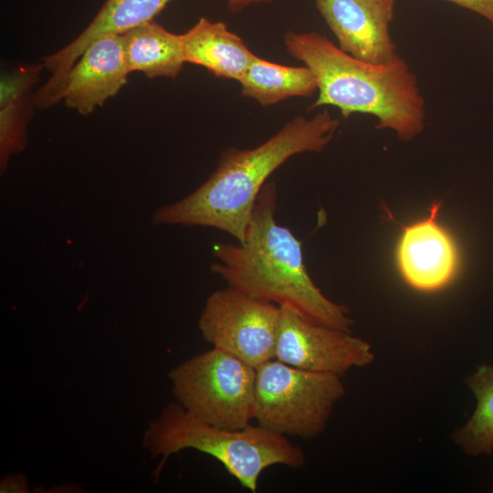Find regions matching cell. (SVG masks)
<instances>
[{
    "instance_id": "cell-1",
    "label": "cell",
    "mask_w": 493,
    "mask_h": 493,
    "mask_svg": "<svg viewBox=\"0 0 493 493\" xmlns=\"http://www.w3.org/2000/svg\"><path fill=\"white\" fill-rule=\"evenodd\" d=\"M339 125L324 110L312 118L291 119L257 147H229L205 182L181 200L158 208L152 223L212 227L242 242L267 178L292 156L323 150Z\"/></svg>"
},
{
    "instance_id": "cell-2",
    "label": "cell",
    "mask_w": 493,
    "mask_h": 493,
    "mask_svg": "<svg viewBox=\"0 0 493 493\" xmlns=\"http://www.w3.org/2000/svg\"><path fill=\"white\" fill-rule=\"evenodd\" d=\"M277 187L264 185L242 242L216 243L211 270L227 286L288 308L303 318L350 331L348 309L328 299L311 279L301 242L277 222Z\"/></svg>"
},
{
    "instance_id": "cell-3",
    "label": "cell",
    "mask_w": 493,
    "mask_h": 493,
    "mask_svg": "<svg viewBox=\"0 0 493 493\" xmlns=\"http://www.w3.org/2000/svg\"><path fill=\"white\" fill-rule=\"evenodd\" d=\"M284 44L290 56L316 76L319 95L311 109L333 106L345 119L354 113L372 115L376 129L391 130L402 141L423 131L425 99L415 75L400 56L388 63L367 62L317 32L288 31Z\"/></svg>"
},
{
    "instance_id": "cell-4",
    "label": "cell",
    "mask_w": 493,
    "mask_h": 493,
    "mask_svg": "<svg viewBox=\"0 0 493 493\" xmlns=\"http://www.w3.org/2000/svg\"><path fill=\"white\" fill-rule=\"evenodd\" d=\"M142 446L153 457H161L152 475L155 479L171 456L194 449L220 462L252 493L257 492L265 469L276 465L297 469L306 462L303 450L287 436L258 425L236 430L217 427L191 415L177 402L168 404L148 424Z\"/></svg>"
},
{
    "instance_id": "cell-5",
    "label": "cell",
    "mask_w": 493,
    "mask_h": 493,
    "mask_svg": "<svg viewBox=\"0 0 493 493\" xmlns=\"http://www.w3.org/2000/svg\"><path fill=\"white\" fill-rule=\"evenodd\" d=\"M344 395L341 376L272 359L256 368L253 420L287 437L314 439L325 431Z\"/></svg>"
},
{
    "instance_id": "cell-6",
    "label": "cell",
    "mask_w": 493,
    "mask_h": 493,
    "mask_svg": "<svg viewBox=\"0 0 493 493\" xmlns=\"http://www.w3.org/2000/svg\"><path fill=\"white\" fill-rule=\"evenodd\" d=\"M172 392L187 413L212 425L242 429L253 420L256 368L218 348L168 372Z\"/></svg>"
},
{
    "instance_id": "cell-7",
    "label": "cell",
    "mask_w": 493,
    "mask_h": 493,
    "mask_svg": "<svg viewBox=\"0 0 493 493\" xmlns=\"http://www.w3.org/2000/svg\"><path fill=\"white\" fill-rule=\"evenodd\" d=\"M280 307L227 286L211 293L201 312L203 339L251 366L275 359Z\"/></svg>"
},
{
    "instance_id": "cell-8",
    "label": "cell",
    "mask_w": 493,
    "mask_h": 493,
    "mask_svg": "<svg viewBox=\"0 0 493 493\" xmlns=\"http://www.w3.org/2000/svg\"><path fill=\"white\" fill-rule=\"evenodd\" d=\"M275 359L290 366L340 376L371 364L372 345L350 331L313 322L280 307Z\"/></svg>"
},
{
    "instance_id": "cell-9",
    "label": "cell",
    "mask_w": 493,
    "mask_h": 493,
    "mask_svg": "<svg viewBox=\"0 0 493 493\" xmlns=\"http://www.w3.org/2000/svg\"><path fill=\"white\" fill-rule=\"evenodd\" d=\"M435 202L424 219L404 226L396 244L395 261L403 279L413 288L432 292L443 288L459 267L456 244L437 220Z\"/></svg>"
},
{
    "instance_id": "cell-10",
    "label": "cell",
    "mask_w": 493,
    "mask_h": 493,
    "mask_svg": "<svg viewBox=\"0 0 493 493\" xmlns=\"http://www.w3.org/2000/svg\"><path fill=\"white\" fill-rule=\"evenodd\" d=\"M396 0H315V5L338 40L352 57L376 64L398 55L390 25Z\"/></svg>"
},
{
    "instance_id": "cell-11",
    "label": "cell",
    "mask_w": 493,
    "mask_h": 493,
    "mask_svg": "<svg viewBox=\"0 0 493 493\" xmlns=\"http://www.w3.org/2000/svg\"><path fill=\"white\" fill-rule=\"evenodd\" d=\"M172 0H106L84 30L70 43L43 58L51 76L34 95L36 107L49 108L60 101L63 83L83 51L108 35H121L152 21Z\"/></svg>"
},
{
    "instance_id": "cell-12",
    "label": "cell",
    "mask_w": 493,
    "mask_h": 493,
    "mask_svg": "<svg viewBox=\"0 0 493 493\" xmlns=\"http://www.w3.org/2000/svg\"><path fill=\"white\" fill-rule=\"evenodd\" d=\"M130 73L121 35L102 37L93 41L71 68L60 101L81 115H89L120 92Z\"/></svg>"
},
{
    "instance_id": "cell-13",
    "label": "cell",
    "mask_w": 493,
    "mask_h": 493,
    "mask_svg": "<svg viewBox=\"0 0 493 493\" xmlns=\"http://www.w3.org/2000/svg\"><path fill=\"white\" fill-rule=\"evenodd\" d=\"M185 62L204 67L217 78L239 81L255 54L226 23L200 17L181 34Z\"/></svg>"
},
{
    "instance_id": "cell-14",
    "label": "cell",
    "mask_w": 493,
    "mask_h": 493,
    "mask_svg": "<svg viewBox=\"0 0 493 493\" xmlns=\"http://www.w3.org/2000/svg\"><path fill=\"white\" fill-rule=\"evenodd\" d=\"M42 64L23 65L4 72L0 84V168L26 146V130L35 107L33 89L39 81Z\"/></svg>"
},
{
    "instance_id": "cell-15",
    "label": "cell",
    "mask_w": 493,
    "mask_h": 493,
    "mask_svg": "<svg viewBox=\"0 0 493 493\" xmlns=\"http://www.w3.org/2000/svg\"><path fill=\"white\" fill-rule=\"evenodd\" d=\"M129 71L149 79L176 78L185 63L181 34H174L152 21L121 35Z\"/></svg>"
},
{
    "instance_id": "cell-16",
    "label": "cell",
    "mask_w": 493,
    "mask_h": 493,
    "mask_svg": "<svg viewBox=\"0 0 493 493\" xmlns=\"http://www.w3.org/2000/svg\"><path fill=\"white\" fill-rule=\"evenodd\" d=\"M244 97L270 106L292 97H309L318 81L307 67H291L266 60L257 55L238 81Z\"/></svg>"
},
{
    "instance_id": "cell-17",
    "label": "cell",
    "mask_w": 493,
    "mask_h": 493,
    "mask_svg": "<svg viewBox=\"0 0 493 493\" xmlns=\"http://www.w3.org/2000/svg\"><path fill=\"white\" fill-rule=\"evenodd\" d=\"M465 383L477 404L468 420L452 432L451 440L466 455L489 456L493 453V365L477 366Z\"/></svg>"
},
{
    "instance_id": "cell-18",
    "label": "cell",
    "mask_w": 493,
    "mask_h": 493,
    "mask_svg": "<svg viewBox=\"0 0 493 493\" xmlns=\"http://www.w3.org/2000/svg\"><path fill=\"white\" fill-rule=\"evenodd\" d=\"M486 18L493 25V0H446Z\"/></svg>"
},
{
    "instance_id": "cell-19",
    "label": "cell",
    "mask_w": 493,
    "mask_h": 493,
    "mask_svg": "<svg viewBox=\"0 0 493 493\" xmlns=\"http://www.w3.org/2000/svg\"><path fill=\"white\" fill-rule=\"evenodd\" d=\"M272 0H226L230 12H238L250 5L269 3Z\"/></svg>"
},
{
    "instance_id": "cell-20",
    "label": "cell",
    "mask_w": 493,
    "mask_h": 493,
    "mask_svg": "<svg viewBox=\"0 0 493 493\" xmlns=\"http://www.w3.org/2000/svg\"><path fill=\"white\" fill-rule=\"evenodd\" d=\"M491 492H493V488H492V489H491Z\"/></svg>"
}]
</instances>
